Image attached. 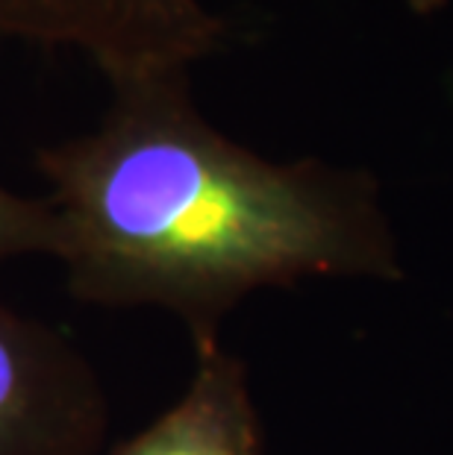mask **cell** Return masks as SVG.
<instances>
[{
	"label": "cell",
	"mask_w": 453,
	"mask_h": 455,
	"mask_svg": "<svg viewBox=\"0 0 453 455\" xmlns=\"http://www.w3.org/2000/svg\"><path fill=\"white\" fill-rule=\"evenodd\" d=\"M69 291L159 306L195 344L245 294L306 276H398L368 173L277 164L200 118L189 74L112 89L98 130L38 150Z\"/></svg>",
	"instance_id": "obj_1"
},
{
	"label": "cell",
	"mask_w": 453,
	"mask_h": 455,
	"mask_svg": "<svg viewBox=\"0 0 453 455\" xmlns=\"http://www.w3.org/2000/svg\"><path fill=\"white\" fill-rule=\"evenodd\" d=\"M0 36L71 47L118 89L189 74L224 47L230 24L204 0H0Z\"/></svg>",
	"instance_id": "obj_2"
},
{
	"label": "cell",
	"mask_w": 453,
	"mask_h": 455,
	"mask_svg": "<svg viewBox=\"0 0 453 455\" xmlns=\"http://www.w3.org/2000/svg\"><path fill=\"white\" fill-rule=\"evenodd\" d=\"M106 420L89 358L0 303V455H101Z\"/></svg>",
	"instance_id": "obj_3"
},
{
	"label": "cell",
	"mask_w": 453,
	"mask_h": 455,
	"mask_svg": "<svg viewBox=\"0 0 453 455\" xmlns=\"http://www.w3.org/2000/svg\"><path fill=\"white\" fill-rule=\"evenodd\" d=\"M195 353L180 400L106 455H265L245 364L218 338L195 344Z\"/></svg>",
	"instance_id": "obj_4"
},
{
	"label": "cell",
	"mask_w": 453,
	"mask_h": 455,
	"mask_svg": "<svg viewBox=\"0 0 453 455\" xmlns=\"http://www.w3.org/2000/svg\"><path fill=\"white\" fill-rule=\"evenodd\" d=\"M60 229L47 200H30L0 186V259L44 253L56 259Z\"/></svg>",
	"instance_id": "obj_5"
},
{
	"label": "cell",
	"mask_w": 453,
	"mask_h": 455,
	"mask_svg": "<svg viewBox=\"0 0 453 455\" xmlns=\"http://www.w3.org/2000/svg\"><path fill=\"white\" fill-rule=\"evenodd\" d=\"M407 6L412 9L416 15H433V12H439V9H445L448 6V0H407Z\"/></svg>",
	"instance_id": "obj_6"
}]
</instances>
